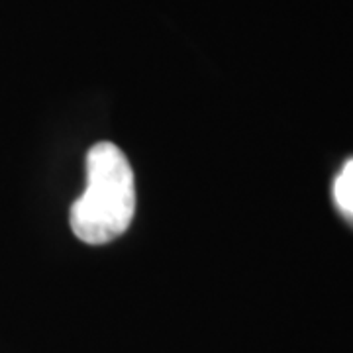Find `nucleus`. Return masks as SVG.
I'll return each instance as SVG.
<instances>
[{
    "instance_id": "1",
    "label": "nucleus",
    "mask_w": 353,
    "mask_h": 353,
    "mask_svg": "<svg viewBox=\"0 0 353 353\" xmlns=\"http://www.w3.org/2000/svg\"><path fill=\"white\" fill-rule=\"evenodd\" d=\"M136 212L134 171L126 155L101 141L87 155V189L71 208V228L79 240L101 245L122 236Z\"/></svg>"
},
{
    "instance_id": "2",
    "label": "nucleus",
    "mask_w": 353,
    "mask_h": 353,
    "mask_svg": "<svg viewBox=\"0 0 353 353\" xmlns=\"http://www.w3.org/2000/svg\"><path fill=\"white\" fill-rule=\"evenodd\" d=\"M334 199L343 214L353 220V159L341 167L334 183Z\"/></svg>"
}]
</instances>
